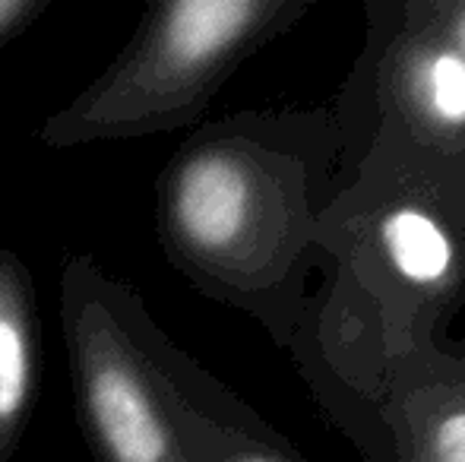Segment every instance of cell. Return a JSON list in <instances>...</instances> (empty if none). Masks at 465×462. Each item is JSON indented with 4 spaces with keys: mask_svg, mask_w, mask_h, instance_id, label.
<instances>
[{
    "mask_svg": "<svg viewBox=\"0 0 465 462\" xmlns=\"http://www.w3.org/2000/svg\"><path fill=\"white\" fill-rule=\"evenodd\" d=\"M336 105L251 108L200 123L155 178V238L209 301L288 349L326 270L320 222L339 187Z\"/></svg>",
    "mask_w": 465,
    "mask_h": 462,
    "instance_id": "cell-1",
    "label": "cell"
},
{
    "mask_svg": "<svg viewBox=\"0 0 465 462\" xmlns=\"http://www.w3.org/2000/svg\"><path fill=\"white\" fill-rule=\"evenodd\" d=\"M320 238L330 279L285 351L332 421L371 402L399 358L450 339L465 304V191L349 162Z\"/></svg>",
    "mask_w": 465,
    "mask_h": 462,
    "instance_id": "cell-2",
    "label": "cell"
},
{
    "mask_svg": "<svg viewBox=\"0 0 465 462\" xmlns=\"http://www.w3.org/2000/svg\"><path fill=\"white\" fill-rule=\"evenodd\" d=\"M61 329L80 437L93 462H193L184 440L190 406L241 402L153 320L140 291L93 253L61 266Z\"/></svg>",
    "mask_w": 465,
    "mask_h": 462,
    "instance_id": "cell-3",
    "label": "cell"
},
{
    "mask_svg": "<svg viewBox=\"0 0 465 462\" xmlns=\"http://www.w3.org/2000/svg\"><path fill=\"white\" fill-rule=\"evenodd\" d=\"M313 0L146 4L117 57L38 130L48 149L200 127L219 89L260 48L292 32Z\"/></svg>",
    "mask_w": 465,
    "mask_h": 462,
    "instance_id": "cell-4",
    "label": "cell"
},
{
    "mask_svg": "<svg viewBox=\"0 0 465 462\" xmlns=\"http://www.w3.org/2000/svg\"><path fill=\"white\" fill-rule=\"evenodd\" d=\"M336 112L339 168L371 159L465 191V57L399 0H368V42Z\"/></svg>",
    "mask_w": 465,
    "mask_h": 462,
    "instance_id": "cell-5",
    "label": "cell"
},
{
    "mask_svg": "<svg viewBox=\"0 0 465 462\" xmlns=\"http://www.w3.org/2000/svg\"><path fill=\"white\" fill-rule=\"evenodd\" d=\"M361 406L428 462H465V342L443 339L399 358Z\"/></svg>",
    "mask_w": 465,
    "mask_h": 462,
    "instance_id": "cell-6",
    "label": "cell"
},
{
    "mask_svg": "<svg viewBox=\"0 0 465 462\" xmlns=\"http://www.w3.org/2000/svg\"><path fill=\"white\" fill-rule=\"evenodd\" d=\"M42 320L35 279L19 253L0 251V462L23 447L38 399Z\"/></svg>",
    "mask_w": 465,
    "mask_h": 462,
    "instance_id": "cell-7",
    "label": "cell"
},
{
    "mask_svg": "<svg viewBox=\"0 0 465 462\" xmlns=\"http://www.w3.org/2000/svg\"><path fill=\"white\" fill-rule=\"evenodd\" d=\"M184 440L193 462H307L244 399L232 408L190 406Z\"/></svg>",
    "mask_w": 465,
    "mask_h": 462,
    "instance_id": "cell-8",
    "label": "cell"
},
{
    "mask_svg": "<svg viewBox=\"0 0 465 462\" xmlns=\"http://www.w3.org/2000/svg\"><path fill=\"white\" fill-rule=\"evenodd\" d=\"M399 6L465 57V0H399Z\"/></svg>",
    "mask_w": 465,
    "mask_h": 462,
    "instance_id": "cell-9",
    "label": "cell"
},
{
    "mask_svg": "<svg viewBox=\"0 0 465 462\" xmlns=\"http://www.w3.org/2000/svg\"><path fill=\"white\" fill-rule=\"evenodd\" d=\"M51 10V0H0V51L35 25Z\"/></svg>",
    "mask_w": 465,
    "mask_h": 462,
    "instance_id": "cell-10",
    "label": "cell"
},
{
    "mask_svg": "<svg viewBox=\"0 0 465 462\" xmlns=\"http://www.w3.org/2000/svg\"><path fill=\"white\" fill-rule=\"evenodd\" d=\"M392 434V431H390ZM380 462H428L421 457V453L415 450V447L411 444H405L402 437H399V434H392V447H390V453H386L383 459Z\"/></svg>",
    "mask_w": 465,
    "mask_h": 462,
    "instance_id": "cell-11",
    "label": "cell"
}]
</instances>
